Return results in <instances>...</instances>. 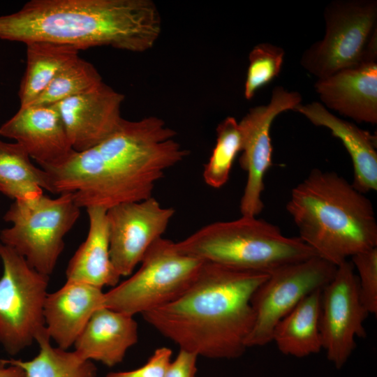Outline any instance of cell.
<instances>
[{"label":"cell","instance_id":"1","mask_svg":"<svg viewBox=\"0 0 377 377\" xmlns=\"http://www.w3.org/2000/svg\"><path fill=\"white\" fill-rule=\"evenodd\" d=\"M177 133L156 116L124 119L117 129L91 148L75 151L66 162L42 168L49 191L71 193L80 208L106 209L152 196L165 172L188 155Z\"/></svg>","mask_w":377,"mask_h":377},{"label":"cell","instance_id":"2","mask_svg":"<svg viewBox=\"0 0 377 377\" xmlns=\"http://www.w3.org/2000/svg\"><path fill=\"white\" fill-rule=\"evenodd\" d=\"M268 276L205 261L182 295L142 316L179 349L211 359H235L247 348L253 295Z\"/></svg>","mask_w":377,"mask_h":377},{"label":"cell","instance_id":"3","mask_svg":"<svg viewBox=\"0 0 377 377\" xmlns=\"http://www.w3.org/2000/svg\"><path fill=\"white\" fill-rule=\"evenodd\" d=\"M161 31V16L151 0H31L0 16L3 40L48 41L79 50L110 46L143 52Z\"/></svg>","mask_w":377,"mask_h":377},{"label":"cell","instance_id":"4","mask_svg":"<svg viewBox=\"0 0 377 377\" xmlns=\"http://www.w3.org/2000/svg\"><path fill=\"white\" fill-rule=\"evenodd\" d=\"M286 209L299 237L318 257L336 266L377 247L371 202L335 172L312 170L292 190Z\"/></svg>","mask_w":377,"mask_h":377},{"label":"cell","instance_id":"5","mask_svg":"<svg viewBox=\"0 0 377 377\" xmlns=\"http://www.w3.org/2000/svg\"><path fill=\"white\" fill-rule=\"evenodd\" d=\"M181 253L233 269L269 274L317 256L299 237L256 216L209 223L175 242Z\"/></svg>","mask_w":377,"mask_h":377},{"label":"cell","instance_id":"6","mask_svg":"<svg viewBox=\"0 0 377 377\" xmlns=\"http://www.w3.org/2000/svg\"><path fill=\"white\" fill-rule=\"evenodd\" d=\"M80 207L71 193L52 198L42 195L14 200L3 219L12 224L0 232V242L9 246L36 271L53 273L65 244L64 237L77 222Z\"/></svg>","mask_w":377,"mask_h":377},{"label":"cell","instance_id":"7","mask_svg":"<svg viewBox=\"0 0 377 377\" xmlns=\"http://www.w3.org/2000/svg\"><path fill=\"white\" fill-rule=\"evenodd\" d=\"M204 262L181 253L174 242L161 237L135 273L104 293V306L133 316L167 304L188 288Z\"/></svg>","mask_w":377,"mask_h":377},{"label":"cell","instance_id":"8","mask_svg":"<svg viewBox=\"0 0 377 377\" xmlns=\"http://www.w3.org/2000/svg\"><path fill=\"white\" fill-rule=\"evenodd\" d=\"M0 344L15 355L31 346L45 330L43 306L49 276L0 242Z\"/></svg>","mask_w":377,"mask_h":377},{"label":"cell","instance_id":"9","mask_svg":"<svg viewBox=\"0 0 377 377\" xmlns=\"http://www.w3.org/2000/svg\"><path fill=\"white\" fill-rule=\"evenodd\" d=\"M325 34L302 54L300 64L318 79L366 61L377 30L376 0H335L324 10Z\"/></svg>","mask_w":377,"mask_h":377},{"label":"cell","instance_id":"10","mask_svg":"<svg viewBox=\"0 0 377 377\" xmlns=\"http://www.w3.org/2000/svg\"><path fill=\"white\" fill-rule=\"evenodd\" d=\"M337 268L315 256L269 273L251 299L254 321L246 347L263 346L272 342L278 323L308 295L322 290L332 279Z\"/></svg>","mask_w":377,"mask_h":377},{"label":"cell","instance_id":"11","mask_svg":"<svg viewBox=\"0 0 377 377\" xmlns=\"http://www.w3.org/2000/svg\"><path fill=\"white\" fill-rule=\"evenodd\" d=\"M368 314L360 300L355 267L346 260L337 266L334 277L321 290L322 346L337 369L350 358L355 338L366 337L364 322Z\"/></svg>","mask_w":377,"mask_h":377},{"label":"cell","instance_id":"12","mask_svg":"<svg viewBox=\"0 0 377 377\" xmlns=\"http://www.w3.org/2000/svg\"><path fill=\"white\" fill-rule=\"evenodd\" d=\"M302 101L299 92L276 86L267 105L251 108L238 122L242 138L239 165L247 173L239 203L242 216H257L263 209L262 193L265 188L264 177L272 164V123L280 113L294 110Z\"/></svg>","mask_w":377,"mask_h":377},{"label":"cell","instance_id":"13","mask_svg":"<svg viewBox=\"0 0 377 377\" xmlns=\"http://www.w3.org/2000/svg\"><path fill=\"white\" fill-rule=\"evenodd\" d=\"M175 213L153 196L107 209L110 256L121 276L133 274L151 244L162 237Z\"/></svg>","mask_w":377,"mask_h":377},{"label":"cell","instance_id":"14","mask_svg":"<svg viewBox=\"0 0 377 377\" xmlns=\"http://www.w3.org/2000/svg\"><path fill=\"white\" fill-rule=\"evenodd\" d=\"M124 96L102 82L94 89L56 104L71 144L77 152L95 146L119 126Z\"/></svg>","mask_w":377,"mask_h":377},{"label":"cell","instance_id":"15","mask_svg":"<svg viewBox=\"0 0 377 377\" xmlns=\"http://www.w3.org/2000/svg\"><path fill=\"white\" fill-rule=\"evenodd\" d=\"M0 135L14 140L41 168L59 165L75 152L54 105L20 107Z\"/></svg>","mask_w":377,"mask_h":377},{"label":"cell","instance_id":"16","mask_svg":"<svg viewBox=\"0 0 377 377\" xmlns=\"http://www.w3.org/2000/svg\"><path fill=\"white\" fill-rule=\"evenodd\" d=\"M314 88L327 108L358 123H377V61L362 62L318 79Z\"/></svg>","mask_w":377,"mask_h":377},{"label":"cell","instance_id":"17","mask_svg":"<svg viewBox=\"0 0 377 377\" xmlns=\"http://www.w3.org/2000/svg\"><path fill=\"white\" fill-rule=\"evenodd\" d=\"M104 293L102 288L71 281L47 293L43 318L50 340L64 350L73 346L93 314L104 306Z\"/></svg>","mask_w":377,"mask_h":377},{"label":"cell","instance_id":"18","mask_svg":"<svg viewBox=\"0 0 377 377\" xmlns=\"http://www.w3.org/2000/svg\"><path fill=\"white\" fill-rule=\"evenodd\" d=\"M138 341L133 316L103 306L93 314L73 346L82 359L114 367Z\"/></svg>","mask_w":377,"mask_h":377},{"label":"cell","instance_id":"19","mask_svg":"<svg viewBox=\"0 0 377 377\" xmlns=\"http://www.w3.org/2000/svg\"><path fill=\"white\" fill-rule=\"evenodd\" d=\"M295 111L316 126L328 128L349 154L353 167L352 185L362 193L377 189L376 138L355 124L333 114L321 103L299 105Z\"/></svg>","mask_w":377,"mask_h":377},{"label":"cell","instance_id":"20","mask_svg":"<svg viewBox=\"0 0 377 377\" xmlns=\"http://www.w3.org/2000/svg\"><path fill=\"white\" fill-rule=\"evenodd\" d=\"M89 231L86 239L70 259L66 269V281H77L102 288L117 286L121 276L110 256L107 209L99 207L86 209Z\"/></svg>","mask_w":377,"mask_h":377},{"label":"cell","instance_id":"21","mask_svg":"<svg viewBox=\"0 0 377 377\" xmlns=\"http://www.w3.org/2000/svg\"><path fill=\"white\" fill-rule=\"evenodd\" d=\"M321 290L305 297L276 325L272 341L283 355L301 358L323 349L320 331Z\"/></svg>","mask_w":377,"mask_h":377},{"label":"cell","instance_id":"22","mask_svg":"<svg viewBox=\"0 0 377 377\" xmlns=\"http://www.w3.org/2000/svg\"><path fill=\"white\" fill-rule=\"evenodd\" d=\"M27 46V67L18 96L20 107L32 104L56 75L79 57L75 47L48 41H30Z\"/></svg>","mask_w":377,"mask_h":377},{"label":"cell","instance_id":"23","mask_svg":"<svg viewBox=\"0 0 377 377\" xmlns=\"http://www.w3.org/2000/svg\"><path fill=\"white\" fill-rule=\"evenodd\" d=\"M17 142L0 140V193L14 200H30L49 191L48 177Z\"/></svg>","mask_w":377,"mask_h":377},{"label":"cell","instance_id":"24","mask_svg":"<svg viewBox=\"0 0 377 377\" xmlns=\"http://www.w3.org/2000/svg\"><path fill=\"white\" fill-rule=\"evenodd\" d=\"M38 353L29 360L10 358L5 361L22 369L25 377H96L97 369L92 361L75 351L53 346L45 330L36 339Z\"/></svg>","mask_w":377,"mask_h":377},{"label":"cell","instance_id":"25","mask_svg":"<svg viewBox=\"0 0 377 377\" xmlns=\"http://www.w3.org/2000/svg\"><path fill=\"white\" fill-rule=\"evenodd\" d=\"M216 132V143L204 165L202 177L207 185L219 188L229 179L234 161L242 149V138L238 121L233 117L224 119Z\"/></svg>","mask_w":377,"mask_h":377},{"label":"cell","instance_id":"26","mask_svg":"<svg viewBox=\"0 0 377 377\" xmlns=\"http://www.w3.org/2000/svg\"><path fill=\"white\" fill-rule=\"evenodd\" d=\"M102 82V77L94 65L79 57L64 68L31 105H54L85 93Z\"/></svg>","mask_w":377,"mask_h":377},{"label":"cell","instance_id":"27","mask_svg":"<svg viewBox=\"0 0 377 377\" xmlns=\"http://www.w3.org/2000/svg\"><path fill=\"white\" fill-rule=\"evenodd\" d=\"M284 54L283 48L269 43H259L251 50L244 84L246 99H252L259 89L279 75Z\"/></svg>","mask_w":377,"mask_h":377},{"label":"cell","instance_id":"28","mask_svg":"<svg viewBox=\"0 0 377 377\" xmlns=\"http://www.w3.org/2000/svg\"><path fill=\"white\" fill-rule=\"evenodd\" d=\"M352 258L358 272L360 300L369 314L377 313V247L359 253Z\"/></svg>","mask_w":377,"mask_h":377},{"label":"cell","instance_id":"29","mask_svg":"<svg viewBox=\"0 0 377 377\" xmlns=\"http://www.w3.org/2000/svg\"><path fill=\"white\" fill-rule=\"evenodd\" d=\"M172 355L170 348H158L142 367L131 371L110 372L106 377H164Z\"/></svg>","mask_w":377,"mask_h":377},{"label":"cell","instance_id":"30","mask_svg":"<svg viewBox=\"0 0 377 377\" xmlns=\"http://www.w3.org/2000/svg\"><path fill=\"white\" fill-rule=\"evenodd\" d=\"M198 355L179 349L173 361H171L164 377H195Z\"/></svg>","mask_w":377,"mask_h":377},{"label":"cell","instance_id":"31","mask_svg":"<svg viewBox=\"0 0 377 377\" xmlns=\"http://www.w3.org/2000/svg\"><path fill=\"white\" fill-rule=\"evenodd\" d=\"M0 377H25L20 367L7 363L4 359L0 360Z\"/></svg>","mask_w":377,"mask_h":377}]
</instances>
